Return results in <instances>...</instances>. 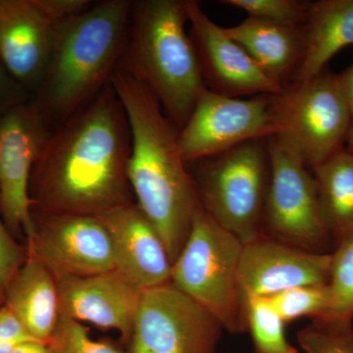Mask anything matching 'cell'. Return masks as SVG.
Masks as SVG:
<instances>
[{
    "label": "cell",
    "mask_w": 353,
    "mask_h": 353,
    "mask_svg": "<svg viewBox=\"0 0 353 353\" xmlns=\"http://www.w3.org/2000/svg\"><path fill=\"white\" fill-rule=\"evenodd\" d=\"M190 37L208 90L229 97L278 94L284 87L269 78L224 28L213 22L196 0L185 1Z\"/></svg>",
    "instance_id": "5bb4252c"
},
{
    "label": "cell",
    "mask_w": 353,
    "mask_h": 353,
    "mask_svg": "<svg viewBox=\"0 0 353 353\" xmlns=\"http://www.w3.org/2000/svg\"><path fill=\"white\" fill-rule=\"evenodd\" d=\"M222 325L171 282L141 290L128 353H216Z\"/></svg>",
    "instance_id": "9c48e42d"
},
{
    "label": "cell",
    "mask_w": 353,
    "mask_h": 353,
    "mask_svg": "<svg viewBox=\"0 0 353 353\" xmlns=\"http://www.w3.org/2000/svg\"><path fill=\"white\" fill-rule=\"evenodd\" d=\"M243 246L201 208L172 267V284L201 304L232 334L248 331L245 299L239 281Z\"/></svg>",
    "instance_id": "5b68a950"
},
{
    "label": "cell",
    "mask_w": 353,
    "mask_h": 353,
    "mask_svg": "<svg viewBox=\"0 0 353 353\" xmlns=\"http://www.w3.org/2000/svg\"><path fill=\"white\" fill-rule=\"evenodd\" d=\"M187 0L132 1L119 71L139 81L180 131L206 90L194 43L185 30Z\"/></svg>",
    "instance_id": "277c9868"
},
{
    "label": "cell",
    "mask_w": 353,
    "mask_h": 353,
    "mask_svg": "<svg viewBox=\"0 0 353 353\" xmlns=\"http://www.w3.org/2000/svg\"><path fill=\"white\" fill-rule=\"evenodd\" d=\"M13 353H51V350L48 343L30 340L18 345Z\"/></svg>",
    "instance_id": "1f68e13d"
},
{
    "label": "cell",
    "mask_w": 353,
    "mask_h": 353,
    "mask_svg": "<svg viewBox=\"0 0 353 353\" xmlns=\"http://www.w3.org/2000/svg\"><path fill=\"white\" fill-rule=\"evenodd\" d=\"M97 217L110 234L118 273L141 290L171 282L173 262L166 245L137 203L116 206Z\"/></svg>",
    "instance_id": "2e32d148"
},
{
    "label": "cell",
    "mask_w": 353,
    "mask_h": 353,
    "mask_svg": "<svg viewBox=\"0 0 353 353\" xmlns=\"http://www.w3.org/2000/svg\"><path fill=\"white\" fill-rule=\"evenodd\" d=\"M270 176L263 225L288 245L321 252L332 243L320 212L317 183L299 150L285 137L267 139Z\"/></svg>",
    "instance_id": "ba28073f"
},
{
    "label": "cell",
    "mask_w": 353,
    "mask_h": 353,
    "mask_svg": "<svg viewBox=\"0 0 353 353\" xmlns=\"http://www.w3.org/2000/svg\"><path fill=\"white\" fill-rule=\"evenodd\" d=\"M285 323L299 318L318 320L326 314L330 304L328 285L292 288L265 297Z\"/></svg>",
    "instance_id": "cb8c5ba5"
},
{
    "label": "cell",
    "mask_w": 353,
    "mask_h": 353,
    "mask_svg": "<svg viewBox=\"0 0 353 353\" xmlns=\"http://www.w3.org/2000/svg\"><path fill=\"white\" fill-rule=\"evenodd\" d=\"M55 279L61 315L101 329L116 330L129 343L141 289L116 270Z\"/></svg>",
    "instance_id": "e0dca14e"
},
{
    "label": "cell",
    "mask_w": 353,
    "mask_h": 353,
    "mask_svg": "<svg viewBox=\"0 0 353 353\" xmlns=\"http://www.w3.org/2000/svg\"><path fill=\"white\" fill-rule=\"evenodd\" d=\"M27 255L0 219V306L3 305L7 288L25 263Z\"/></svg>",
    "instance_id": "83f0119b"
},
{
    "label": "cell",
    "mask_w": 353,
    "mask_h": 353,
    "mask_svg": "<svg viewBox=\"0 0 353 353\" xmlns=\"http://www.w3.org/2000/svg\"><path fill=\"white\" fill-rule=\"evenodd\" d=\"M312 170L322 220L336 246L353 234V153L343 148Z\"/></svg>",
    "instance_id": "44dd1931"
},
{
    "label": "cell",
    "mask_w": 353,
    "mask_h": 353,
    "mask_svg": "<svg viewBox=\"0 0 353 353\" xmlns=\"http://www.w3.org/2000/svg\"><path fill=\"white\" fill-rule=\"evenodd\" d=\"M284 94L239 99L206 88L178 132L185 163L208 159L246 141L281 134Z\"/></svg>",
    "instance_id": "52a82bcc"
},
{
    "label": "cell",
    "mask_w": 353,
    "mask_h": 353,
    "mask_svg": "<svg viewBox=\"0 0 353 353\" xmlns=\"http://www.w3.org/2000/svg\"><path fill=\"white\" fill-rule=\"evenodd\" d=\"M34 340L7 306H0V353H13L24 341Z\"/></svg>",
    "instance_id": "f1b7e54d"
},
{
    "label": "cell",
    "mask_w": 353,
    "mask_h": 353,
    "mask_svg": "<svg viewBox=\"0 0 353 353\" xmlns=\"http://www.w3.org/2000/svg\"><path fill=\"white\" fill-rule=\"evenodd\" d=\"M330 304L326 314L313 322L352 327L353 320V234L332 253L328 283Z\"/></svg>",
    "instance_id": "7402d4cb"
},
{
    "label": "cell",
    "mask_w": 353,
    "mask_h": 353,
    "mask_svg": "<svg viewBox=\"0 0 353 353\" xmlns=\"http://www.w3.org/2000/svg\"><path fill=\"white\" fill-rule=\"evenodd\" d=\"M336 81L352 115L353 121V63L341 74H336Z\"/></svg>",
    "instance_id": "4dcf8cb0"
},
{
    "label": "cell",
    "mask_w": 353,
    "mask_h": 353,
    "mask_svg": "<svg viewBox=\"0 0 353 353\" xmlns=\"http://www.w3.org/2000/svg\"><path fill=\"white\" fill-rule=\"evenodd\" d=\"M305 353H353V327H336L313 322L297 333Z\"/></svg>",
    "instance_id": "4316f807"
},
{
    "label": "cell",
    "mask_w": 353,
    "mask_h": 353,
    "mask_svg": "<svg viewBox=\"0 0 353 353\" xmlns=\"http://www.w3.org/2000/svg\"><path fill=\"white\" fill-rule=\"evenodd\" d=\"M309 2L301 0H222L221 3L241 9L250 15L248 17L301 27L307 17Z\"/></svg>",
    "instance_id": "d4e9b609"
},
{
    "label": "cell",
    "mask_w": 353,
    "mask_h": 353,
    "mask_svg": "<svg viewBox=\"0 0 353 353\" xmlns=\"http://www.w3.org/2000/svg\"><path fill=\"white\" fill-rule=\"evenodd\" d=\"M48 343L51 353H128L108 341L92 340L82 323L63 315Z\"/></svg>",
    "instance_id": "484cf974"
},
{
    "label": "cell",
    "mask_w": 353,
    "mask_h": 353,
    "mask_svg": "<svg viewBox=\"0 0 353 353\" xmlns=\"http://www.w3.org/2000/svg\"><path fill=\"white\" fill-rule=\"evenodd\" d=\"M31 95L0 62V117L16 106L29 101Z\"/></svg>",
    "instance_id": "f546056e"
},
{
    "label": "cell",
    "mask_w": 353,
    "mask_h": 353,
    "mask_svg": "<svg viewBox=\"0 0 353 353\" xmlns=\"http://www.w3.org/2000/svg\"><path fill=\"white\" fill-rule=\"evenodd\" d=\"M303 27L248 17L241 24L224 30L269 78L287 88L288 82L294 83L303 62Z\"/></svg>",
    "instance_id": "ac0fdd59"
},
{
    "label": "cell",
    "mask_w": 353,
    "mask_h": 353,
    "mask_svg": "<svg viewBox=\"0 0 353 353\" xmlns=\"http://www.w3.org/2000/svg\"><path fill=\"white\" fill-rule=\"evenodd\" d=\"M303 30V62L290 85L319 75L336 53L353 46V0L309 2Z\"/></svg>",
    "instance_id": "ffe728a7"
},
{
    "label": "cell",
    "mask_w": 353,
    "mask_h": 353,
    "mask_svg": "<svg viewBox=\"0 0 353 353\" xmlns=\"http://www.w3.org/2000/svg\"><path fill=\"white\" fill-rule=\"evenodd\" d=\"M245 308L255 352L299 353L285 338V323L265 297H245Z\"/></svg>",
    "instance_id": "603a6c76"
},
{
    "label": "cell",
    "mask_w": 353,
    "mask_h": 353,
    "mask_svg": "<svg viewBox=\"0 0 353 353\" xmlns=\"http://www.w3.org/2000/svg\"><path fill=\"white\" fill-rule=\"evenodd\" d=\"M110 83L124 108L131 132L130 187L137 205L157 230L174 263L201 208L179 148V132L143 83L119 70Z\"/></svg>",
    "instance_id": "7a4b0ae2"
},
{
    "label": "cell",
    "mask_w": 353,
    "mask_h": 353,
    "mask_svg": "<svg viewBox=\"0 0 353 353\" xmlns=\"http://www.w3.org/2000/svg\"><path fill=\"white\" fill-rule=\"evenodd\" d=\"M345 143H347L348 145L347 150L353 153V121L352 126H350V130H348L347 141H345Z\"/></svg>",
    "instance_id": "d6a6232c"
},
{
    "label": "cell",
    "mask_w": 353,
    "mask_h": 353,
    "mask_svg": "<svg viewBox=\"0 0 353 353\" xmlns=\"http://www.w3.org/2000/svg\"><path fill=\"white\" fill-rule=\"evenodd\" d=\"M27 259L7 288V306L34 340L48 343L60 316L57 279L50 269L28 252Z\"/></svg>",
    "instance_id": "d6986e66"
},
{
    "label": "cell",
    "mask_w": 353,
    "mask_h": 353,
    "mask_svg": "<svg viewBox=\"0 0 353 353\" xmlns=\"http://www.w3.org/2000/svg\"><path fill=\"white\" fill-rule=\"evenodd\" d=\"M332 253L288 245L266 234L241 250L239 281L243 296L269 297L304 285H328Z\"/></svg>",
    "instance_id": "9a60e30c"
},
{
    "label": "cell",
    "mask_w": 353,
    "mask_h": 353,
    "mask_svg": "<svg viewBox=\"0 0 353 353\" xmlns=\"http://www.w3.org/2000/svg\"><path fill=\"white\" fill-rule=\"evenodd\" d=\"M27 252L57 277H85L115 270L110 234L97 216L32 212Z\"/></svg>",
    "instance_id": "4fadbf2b"
},
{
    "label": "cell",
    "mask_w": 353,
    "mask_h": 353,
    "mask_svg": "<svg viewBox=\"0 0 353 353\" xmlns=\"http://www.w3.org/2000/svg\"><path fill=\"white\" fill-rule=\"evenodd\" d=\"M50 126L32 99L0 117V211L9 231L27 240L34 232L32 169L50 137Z\"/></svg>",
    "instance_id": "7c38bea8"
},
{
    "label": "cell",
    "mask_w": 353,
    "mask_h": 353,
    "mask_svg": "<svg viewBox=\"0 0 353 353\" xmlns=\"http://www.w3.org/2000/svg\"><path fill=\"white\" fill-rule=\"evenodd\" d=\"M285 137L311 169L343 148L352 115L336 74L324 71L301 85L285 88L283 104Z\"/></svg>",
    "instance_id": "8fae6325"
},
{
    "label": "cell",
    "mask_w": 353,
    "mask_h": 353,
    "mask_svg": "<svg viewBox=\"0 0 353 353\" xmlns=\"http://www.w3.org/2000/svg\"><path fill=\"white\" fill-rule=\"evenodd\" d=\"M131 132L112 85L51 131L32 169V212L97 216L129 203Z\"/></svg>",
    "instance_id": "6da1fadb"
},
{
    "label": "cell",
    "mask_w": 353,
    "mask_h": 353,
    "mask_svg": "<svg viewBox=\"0 0 353 353\" xmlns=\"http://www.w3.org/2000/svg\"><path fill=\"white\" fill-rule=\"evenodd\" d=\"M88 0H0V62L34 94L67 20Z\"/></svg>",
    "instance_id": "30bf717a"
},
{
    "label": "cell",
    "mask_w": 353,
    "mask_h": 353,
    "mask_svg": "<svg viewBox=\"0 0 353 353\" xmlns=\"http://www.w3.org/2000/svg\"><path fill=\"white\" fill-rule=\"evenodd\" d=\"M132 1L106 0L62 26L32 101L50 121L67 119L110 85L128 38Z\"/></svg>",
    "instance_id": "3957f363"
},
{
    "label": "cell",
    "mask_w": 353,
    "mask_h": 353,
    "mask_svg": "<svg viewBox=\"0 0 353 353\" xmlns=\"http://www.w3.org/2000/svg\"><path fill=\"white\" fill-rule=\"evenodd\" d=\"M201 161L196 192L204 212L243 245L259 239L270 176L267 139Z\"/></svg>",
    "instance_id": "8992f818"
}]
</instances>
